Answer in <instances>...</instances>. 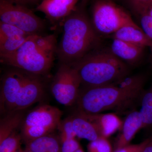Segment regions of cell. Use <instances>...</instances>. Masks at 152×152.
I'll return each instance as SVG.
<instances>
[{
    "mask_svg": "<svg viewBox=\"0 0 152 152\" xmlns=\"http://www.w3.org/2000/svg\"><path fill=\"white\" fill-rule=\"evenodd\" d=\"M79 113L97 128L101 137L108 138L122 127L123 121L115 113L88 114Z\"/></svg>",
    "mask_w": 152,
    "mask_h": 152,
    "instance_id": "4fadbf2b",
    "label": "cell"
},
{
    "mask_svg": "<svg viewBox=\"0 0 152 152\" xmlns=\"http://www.w3.org/2000/svg\"><path fill=\"white\" fill-rule=\"evenodd\" d=\"M26 110L13 111L5 114L0 121V142L17 131L26 115Z\"/></svg>",
    "mask_w": 152,
    "mask_h": 152,
    "instance_id": "ac0fdd59",
    "label": "cell"
},
{
    "mask_svg": "<svg viewBox=\"0 0 152 152\" xmlns=\"http://www.w3.org/2000/svg\"><path fill=\"white\" fill-rule=\"evenodd\" d=\"M71 65L77 71L85 87L110 84L129 75L126 64L110 50L95 49Z\"/></svg>",
    "mask_w": 152,
    "mask_h": 152,
    "instance_id": "277c9868",
    "label": "cell"
},
{
    "mask_svg": "<svg viewBox=\"0 0 152 152\" xmlns=\"http://www.w3.org/2000/svg\"><path fill=\"white\" fill-rule=\"evenodd\" d=\"M28 72L12 67L6 71L1 79L0 92L1 113L13 111L17 98Z\"/></svg>",
    "mask_w": 152,
    "mask_h": 152,
    "instance_id": "9c48e42d",
    "label": "cell"
},
{
    "mask_svg": "<svg viewBox=\"0 0 152 152\" xmlns=\"http://www.w3.org/2000/svg\"><path fill=\"white\" fill-rule=\"evenodd\" d=\"M113 37L145 48H149L152 54V41L138 26L123 27L114 33Z\"/></svg>",
    "mask_w": 152,
    "mask_h": 152,
    "instance_id": "2e32d148",
    "label": "cell"
},
{
    "mask_svg": "<svg viewBox=\"0 0 152 152\" xmlns=\"http://www.w3.org/2000/svg\"><path fill=\"white\" fill-rule=\"evenodd\" d=\"M60 141L51 134L26 143V149L32 152H61Z\"/></svg>",
    "mask_w": 152,
    "mask_h": 152,
    "instance_id": "d6986e66",
    "label": "cell"
},
{
    "mask_svg": "<svg viewBox=\"0 0 152 152\" xmlns=\"http://www.w3.org/2000/svg\"><path fill=\"white\" fill-rule=\"evenodd\" d=\"M140 16L141 28L152 41V18L147 12L143 13Z\"/></svg>",
    "mask_w": 152,
    "mask_h": 152,
    "instance_id": "d4e9b609",
    "label": "cell"
},
{
    "mask_svg": "<svg viewBox=\"0 0 152 152\" xmlns=\"http://www.w3.org/2000/svg\"><path fill=\"white\" fill-rule=\"evenodd\" d=\"M0 22L16 27L30 35L40 34L44 21L23 5L11 0H0Z\"/></svg>",
    "mask_w": 152,
    "mask_h": 152,
    "instance_id": "52a82bcc",
    "label": "cell"
},
{
    "mask_svg": "<svg viewBox=\"0 0 152 152\" xmlns=\"http://www.w3.org/2000/svg\"><path fill=\"white\" fill-rule=\"evenodd\" d=\"M22 140L20 133L15 132L0 142V152H13L20 149Z\"/></svg>",
    "mask_w": 152,
    "mask_h": 152,
    "instance_id": "44dd1931",
    "label": "cell"
},
{
    "mask_svg": "<svg viewBox=\"0 0 152 152\" xmlns=\"http://www.w3.org/2000/svg\"><path fill=\"white\" fill-rule=\"evenodd\" d=\"M81 85L80 79L73 67L60 64L51 85V92L59 103L69 107L75 103Z\"/></svg>",
    "mask_w": 152,
    "mask_h": 152,
    "instance_id": "ba28073f",
    "label": "cell"
},
{
    "mask_svg": "<svg viewBox=\"0 0 152 152\" xmlns=\"http://www.w3.org/2000/svg\"><path fill=\"white\" fill-rule=\"evenodd\" d=\"M145 48L126 41L113 39L110 50L124 62L134 65L141 59Z\"/></svg>",
    "mask_w": 152,
    "mask_h": 152,
    "instance_id": "5bb4252c",
    "label": "cell"
},
{
    "mask_svg": "<svg viewBox=\"0 0 152 152\" xmlns=\"http://www.w3.org/2000/svg\"><path fill=\"white\" fill-rule=\"evenodd\" d=\"M61 23L63 34L56 54L60 64H72L97 47L99 34L83 11L76 9Z\"/></svg>",
    "mask_w": 152,
    "mask_h": 152,
    "instance_id": "7a4b0ae2",
    "label": "cell"
},
{
    "mask_svg": "<svg viewBox=\"0 0 152 152\" xmlns=\"http://www.w3.org/2000/svg\"><path fill=\"white\" fill-rule=\"evenodd\" d=\"M145 12H147L152 18V4L150 6Z\"/></svg>",
    "mask_w": 152,
    "mask_h": 152,
    "instance_id": "f546056e",
    "label": "cell"
},
{
    "mask_svg": "<svg viewBox=\"0 0 152 152\" xmlns=\"http://www.w3.org/2000/svg\"><path fill=\"white\" fill-rule=\"evenodd\" d=\"M133 11L139 15L145 12L152 4V0H128Z\"/></svg>",
    "mask_w": 152,
    "mask_h": 152,
    "instance_id": "cb8c5ba5",
    "label": "cell"
},
{
    "mask_svg": "<svg viewBox=\"0 0 152 152\" xmlns=\"http://www.w3.org/2000/svg\"><path fill=\"white\" fill-rule=\"evenodd\" d=\"M143 128L142 118L140 111H133L123 121L121 134L117 140L115 150L129 145L137 133Z\"/></svg>",
    "mask_w": 152,
    "mask_h": 152,
    "instance_id": "9a60e30c",
    "label": "cell"
},
{
    "mask_svg": "<svg viewBox=\"0 0 152 152\" xmlns=\"http://www.w3.org/2000/svg\"><path fill=\"white\" fill-rule=\"evenodd\" d=\"M21 150H20V149L17 150V151H14V152H20Z\"/></svg>",
    "mask_w": 152,
    "mask_h": 152,
    "instance_id": "d6a6232c",
    "label": "cell"
},
{
    "mask_svg": "<svg viewBox=\"0 0 152 152\" xmlns=\"http://www.w3.org/2000/svg\"><path fill=\"white\" fill-rule=\"evenodd\" d=\"M20 152H32L31 151H29V150L26 149V151H22V150H21Z\"/></svg>",
    "mask_w": 152,
    "mask_h": 152,
    "instance_id": "1f68e13d",
    "label": "cell"
},
{
    "mask_svg": "<svg viewBox=\"0 0 152 152\" xmlns=\"http://www.w3.org/2000/svg\"><path fill=\"white\" fill-rule=\"evenodd\" d=\"M61 152H75L81 148L78 142L75 139H68L60 141Z\"/></svg>",
    "mask_w": 152,
    "mask_h": 152,
    "instance_id": "484cf974",
    "label": "cell"
},
{
    "mask_svg": "<svg viewBox=\"0 0 152 152\" xmlns=\"http://www.w3.org/2000/svg\"><path fill=\"white\" fill-rule=\"evenodd\" d=\"M149 140V138L147 139L139 144H129L121 148L115 150L113 152H142Z\"/></svg>",
    "mask_w": 152,
    "mask_h": 152,
    "instance_id": "4316f807",
    "label": "cell"
},
{
    "mask_svg": "<svg viewBox=\"0 0 152 152\" xmlns=\"http://www.w3.org/2000/svg\"><path fill=\"white\" fill-rule=\"evenodd\" d=\"M31 35L12 25L0 22V56L14 53Z\"/></svg>",
    "mask_w": 152,
    "mask_h": 152,
    "instance_id": "7c38bea8",
    "label": "cell"
},
{
    "mask_svg": "<svg viewBox=\"0 0 152 152\" xmlns=\"http://www.w3.org/2000/svg\"><path fill=\"white\" fill-rule=\"evenodd\" d=\"M142 152H152V137L149 138V140L144 147Z\"/></svg>",
    "mask_w": 152,
    "mask_h": 152,
    "instance_id": "83f0119b",
    "label": "cell"
},
{
    "mask_svg": "<svg viewBox=\"0 0 152 152\" xmlns=\"http://www.w3.org/2000/svg\"><path fill=\"white\" fill-rule=\"evenodd\" d=\"M63 113L56 107L42 104L26 114L21 125L20 134L26 143L51 134L58 129Z\"/></svg>",
    "mask_w": 152,
    "mask_h": 152,
    "instance_id": "5b68a950",
    "label": "cell"
},
{
    "mask_svg": "<svg viewBox=\"0 0 152 152\" xmlns=\"http://www.w3.org/2000/svg\"><path fill=\"white\" fill-rule=\"evenodd\" d=\"M80 0H43L36 10L43 13L52 24L61 23L77 9Z\"/></svg>",
    "mask_w": 152,
    "mask_h": 152,
    "instance_id": "8fae6325",
    "label": "cell"
},
{
    "mask_svg": "<svg viewBox=\"0 0 152 152\" xmlns=\"http://www.w3.org/2000/svg\"><path fill=\"white\" fill-rule=\"evenodd\" d=\"M92 14V23L98 34H113L125 26H138L126 11L111 0H96Z\"/></svg>",
    "mask_w": 152,
    "mask_h": 152,
    "instance_id": "8992f818",
    "label": "cell"
},
{
    "mask_svg": "<svg viewBox=\"0 0 152 152\" xmlns=\"http://www.w3.org/2000/svg\"><path fill=\"white\" fill-rule=\"evenodd\" d=\"M87 149L88 152H113L108 138L103 137L90 141L87 145Z\"/></svg>",
    "mask_w": 152,
    "mask_h": 152,
    "instance_id": "603a6c76",
    "label": "cell"
},
{
    "mask_svg": "<svg viewBox=\"0 0 152 152\" xmlns=\"http://www.w3.org/2000/svg\"><path fill=\"white\" fill-rule=\"evenodd\" d=\"M14 2L17 3V4H20L22 5H25L26 4L31 2L34 1L36 0H11Z\"/></svg>",
    "mask_w": 152,
    "mask_h": 152,
    "instance_id": "f1b7e54d",
    "label": "cell"
},
{
    "mask_svg": "<svg viewBox=\"0 0 152 152\" xmlns=\"http://www.w3.org/2000/svg\"><path fill=\"white\" fill-rule=\"evenodd\" d=\"M57 42L55 34L32 35L14 53L0 56L1 62L31 73L45 75L53 64Z\"/></svg>",
    "mask_w": 152,
    "mask_h": 152,
    "instance_id": "3957f363",
    "label": "cell"
},
{
    "mask_svg": "<svg viewBox=\"0 0 152 152\" xmlns=\"http://www.w3.org/2000/svg\"><path fill=\"white\" fill-rule=\"evenodd\" d=\"M140 112L142 118L143 128L152 126V86L143 94Z\"/></svg>",
    "mask_w": 152,
    "mask_h": 152,
    "instance_id": "ffe728a7",
    "label": "cell"
},
{
    "mask_svg": "<svg viewBox=\"0 0 152 152\" xmlns=\"http://www.w3.org/2000/svg\"><path fill=\"white\" fill-rule=\"evenodd\" d=\"M141 75L126 77L118 81L80 90L75 103L77 112L92 114L114 111L122 113L140 97L144 84Z\"/></svg>",
    "mask_w": 152,
    "mask_h": 152,
    "instance_id": "6da1fadb",
    "label": "cell"
},
{
    "mask_svg": "<svg viewBox=\"0 0 152 152\" xmlns=\"http://www.w3.org/2000/svg\"><path fill=\"white\" fill-rule=\"evenodd\" d=\"M58 129L60 132V141L65 139H75L77 137L71 116L61 121Z\"/></svg>",
    "mask_w": 152,
    "mask_h": 152,
    "instance_id": "7402d4cb",
    "label": "cell"
},
{
    "mask_svg": "<svg viewBox=\"0 0 152 152\" xmlns=\"http://www.w3.org/2000/svg\"><path fill=\"white\" fill-rule=\"evenodd\" d=\"M71 116L74 130L79 138L92 141L102 137L96 126L81 114L76 112Z\"/></svg>",
    "mask_w": 152,
    "mask_h": 152,
    "instance_id": "e0dca14e",
    "label": "cell"
},
{
    "mask_svg": "<svg viewBox=\"0 0 152 152\" xmlns=\"http://www.w3.org/2000/svg\"><path fill=\"white\" fill-rule=\"evenodd\" d=\"M42 76L28 72L13 111L23 110L42 99L45 93Z\"/></svg>",
    "mask_w": 152,
    "mask_h": 152,
    "instance_id": "30bf717a",
    "label": "cell"
},
{
    "mask_svg": "<svg viewBox=\"0 0 152 152\" xmlns=\"http://www.w3.org/2000/svg\"><path fill=\"white\" fill-rule=\"evenodd\" d=\"M76 152H84V151L82 149L81 147V148H80Z\"/></svg>",
    "mask_w": 152,
    "mask_h": 152,
    "instance_id": "4dcf8cb0",
    "label": "cell"
}]
</instances>
